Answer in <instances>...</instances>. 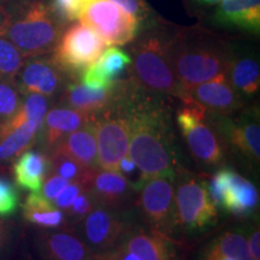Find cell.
<instances>
[{"mask_svg": "<svg viewBox=\"0 0 260 260\" xmlns=\"http://www.w3.org/2000/svg\"><path fill=\"white\" fill-rule=\"evenodd\" d=\"M136 169H138V167H136L134 160H133L129 155L123 157L118 164V171H122L123 175L134 174V171L136 170Z\"/></svg>", "mask_w": 260, "mask_h": 260, "instance_id": "b9f144b4", "label": "cell"}, {"mask_svg": "<svg viewBox=\"0 0 260 260\" xmlns=\"http://www.w3.org/2000/svg\"><path fill=\"white\" fill-rule=\"evenodd\" d=\"M22 98L15 81L0 80V124L15 115L21 106Z\"/></svg>", "mask_w": 260, "mask_h": 260, "instance_id": "4dcf8cb0", "label": "cell"}, {"mask_svg": "<svg viewBox=\"0 0 260 260\" xmlns=\"http://www.w3.org/2000/svg\"><path fill=\"white\" fill-rule=\"evenodd\" d=\"M230 44L204 25H177L172 40V65L184 94L183 99L198 84L225 74Z\"/></svg>", "mask_w": 260, "mask_h": 260, "instance_id": "3957f363", "label": "cell"}, {"mask_svg": "<svg viewBox=\"0 0 260 260\" xmlns=\"http://www.w3.org/2000/svg\"><path fill=\"white\" fill-rule=\"evenodd\" d=\"M48 174L59 175L69 182L84 181L88 183L89 177L96 168H86L74 159L59 153H48Z\"/></svg>", "mask_w": 260, "mask_h": 260, "instance_id": "4316f807", "label": "cell"}, {"mask_svg": "<svg viewBox=\"0 0 260 260\" xmlns=\"http://www.w3.org/2000/svg\"><path fill=\"white\" fill-rule=\"evenodd\" d=\"M94 117L56 104L46 112L39 132L45 151L50 153L65 136L92 122Z\"/></svg>", "mask_w": 260, "mask_h": 260, "instance_id": "d6986e66", "label": "cell"}, {"mask_svg": "<svg viewBox=\"0 0 260 260\" xmlns=\"http://www.w3.org/2000/svg\"><path fill=\"white\" fill-rule=\"evenodd\" d=\"M87 0H50L51 8L65 25L79 21Z\"/></svg>", "mask_w": 260, "mask_h": 260, "instance_id": "836d02e7", "label": "cell"}, {"mask_svg": "<svg viewBox=\"0 0 260 260\" xmlns=\"http://www.w3.org/2000/svg\"><path fill=\"white\" fill-rule=\"evenodd\" d=\"M87 189L93 195L98 205L126 209L135 198V186L119 171L103 170L96 168L87 183Z\"/></svg>", "mask_w": 260, "mask_h": 260, "instance_id": "e0dca14e", "label": "cell"}, {"mask_svg": "<svg viewBox=\"0 0 260 260\" xmlns=\"http://www.w3.org/2000/svg\"><path fill=\"white\" fill-rule=\"evenodd\" d=\"M175 181V209L177 228L187 233L203 232L216 223L217 207L211 200L206 182L195 175L176 172Z\"/></svg>", "mask_w": 260, "mask_h": 260, "instance_id": "ba28073f", "label": "cell"}, {"mask_svg": "<svg viewBox=\"0 0 260 260\" xmlns=\"http://www.w3.org/2000/svg\"><path fill=\"white\" fill-rule=\"evenodd\" d=\"M79 81L83 86L88 87L90 89H109L116 83V81L112 82V81L107 80L98 69L95 63L89 65L79 75Z\"/></svg>", "mask_w": 260, "mask_h": 260, "instance_id": "d590c367", "label": "cell"}, {"mask_svg": "<svg viewBox=\"0 0 260 260\" xmlns=\"http://www.w3.org/2000/svg\"><path fill=\"white\" fill-rule=\"evenodd\" d=\"M225 186L220 209L235 217L251 216L259 205V193L254 184L239 172L224 168Z\"/></svg>", "mask_w": 260, "mask_h": 260, "instance_id": "44dd1931", "label": "cell"}, {"mask_svg": "<svg viewBox=\"0 0 260 260\" xmlns=\"http://www.w3.org/2000/svg\"><path fill=\"white\" fill-rule=\"evenodd\" d=\"M79 21L93 29L107 46H125L140 31L139 22L111 0H87Z\"/></svg>", "mask_w": 260, "mask_h": 260, "instance_id": "8fae6325", "label": "cell"}, {"mask_svg": "<svg viewBox=\"0 0 260 260\" xmlns=\"http://www.w3.org/2000/svg\"><path fill=\"white\" fill-rule=\"evenodd\" d=\"M225 76L243 99L258 94L260 88L259 61L252 54L239 52L233 42L230 44Z\"/></svg>", "mask_w": 260, "mask_h": 260, "instance_id": "7402d4cb", "label": "cell"}, {"mask_svg": "<svg viewBox=\"0 0 260 260\" xmlns=\"http://www.w3.org/2000/svg\"><path fill=\"white\" fill-rule=\"evenodd\" d=\"M111 2L132 15L139 22L140 28L151 22L158 15L146 0H111Z\"/></svg>", "mask_w": 260, "mask_h": 260, "instance_id": "d6a6232c", "label": "cell"}, {"mask_svg": "<svg viewBox=\"0 0 260 260\" xmlns=\"http://www.w3.org/2000/svg\"><path fill=\"white\" fill-rule=\"evenodd\" d=\"M181 102L176 122L191 157L204 167H218L225 157V146L214 125L212 115L190 96Z\"/></svg>", "mask_w": 260, "mask_h": 260, "instance_id": "8992f818", "label": "cell"}, {"mask_svg": "<svg viewBox=\"0 0 260 260\" xmlns=\"http://www.w3.org/2000/svg\"><path fill=\"white\" fill-rule=\"evenodd\" d=\"M126 106L130 118L128 155L140 171L136 189L149 178L176 176L177 153L162 96L147 92L128 76Z\"/></svg>", "mask_w": 260, "mask_h": 260, "instance_id": "6da1fadb", "label": "cell"}, {"mask_svg": "<svg viewBox=\"0 0 260 260\" xmlns=\"http://www.w3.org/2000/svg\"><path fill=\"white\" fill-rule=\"evenodd\" d=\"M224 146L251 165H259L260 125L258 116L245 113L237 118L211 112Z\"/></svg>", "mask_w": 260, "mask_h": 260, "instance_id": "4fadbf2b", "label": "cell"}, {"mask_svg": "<svg viewBox=\"0 0 260 260\" xmlns=\"http://www.w3.org/2000/svg\"><path fill=\"white\" fill-rule=\"evenodd\" d=\"M24 59L15 45L0 35V80L14 81Z\"/></svg>", "mask_w": 260, "mask_h": 260, "instance_id": "f546056e", "label": "cell"}, {"mask_svg": "<svg viewBox=\"0 0 260 260\" xmlns=\"http://www.w3.org/2000/svg\"><path fill=\"white\" fill-rule=\"evenodd\" d=\"M249 249V254H251L253 260H260V232L259 229L253 230L249 241L247 242Z\"/></svg>", "mask_w": 260, "mask_h": 260, "instance_id": "60d3db41", "label": "cell"}, {"mask_svg": "<svg viewBox=\"0 0 260 260\" xmlns=\"http://www.w3.org/2000/svg\"><path fill=\"white\" fill-rule=\"evenodd\" d=\"M204 260H234V259L230 258V256L219 254V253H216L214 251H212V249L207 248V251L204 255Z\"/></svg>", "mask_w": 260, "mask_h": 260, "instance_id": "ee69618b", "label": "cell"}, {"mask_svg": "<svg viewBox=\"0 0 260 260\" xmlns=\"http://www.w3.org/2000/svg\"><path fill=\"white\" fill-rule=\"evenodd\" d=\"M37 245L44 260H98L70 228L41 229L37 235Z\"/></svg>", "mask_w": 260, "mask_h": 260, "instance_id": "9a60e30c", "label": "cell"}, {"mask_svg": "<svg viewBox=\"0 0 260 260\" xmlns=\"http://www.w3.org/2000/svg\"><path fill=\"white\" fill-rule=\"evenodd\" d=\"M48 174V157L39 151L27 149L14 159L12 176L22 189L40 191Z\"/></svg>", "mask_w": 260, "mask_h": 260, "instance_id": "cb8c5ba5", "label": "cell"}, {"mask_svg": "<svg viewBox=\"0 0 260 260\" xmlns=\"http://www.w3.org/2000/svg\"><path fill=\"white\" fill-rule=\"evenodd\" d=\"M134 225L125 209L96 205L71 229L79 233L81 240L94 254L102 255L121 246Z\"/></svg>", "mask_w": 260, "mask_h": 260, "instance_id": "52a82bcc", "label": "cell"}, {"mask_svg": "<svg viewBox=\"0 0 260 260\" xmlns=\"http://www.w3.org/2000/svg\"><path fill=\"white\" fill-rule=\"evenodd\" d=\"M209 22L224 30L259 35L260 0H222L210 11Z\"/></svg>", "mask_w": 260, "mask_h": 260, "instance_id": "5bb4252c", "label": "cell"}, {"mask_svg": "<svg viewBox=\"0 0 260 260\" xmlns=\"http://www.w3.org/2000/svg\"><path fill=\"white\" fill-rule=\"evenodd\" d=\"M3 2H4V0H0V3H3Z\"/></svg>", "mask_w": 260, "mask_h": 260, "instance_id": "bcb514c9", "label": "cell"}, {"mask_svg": "<svg viewBox=\"0 0 260 260\" xmlns=\"http://www.w3.org/2000/svg\"><path fill=\"white\" fill-rule=\"evenodd\" d=\"M86 189L87 183L84 181L70 182V183L57 195V198L52 201V203L56 205L58 209L65 212V211L71 206V204L74 203V200Z\"/></svg>", "mask_w": 260, "mask_h": 260, "instance_id": "8d00e7d4", "label": "cell"}, {"mask_svg": "<svg viewBox=\"0 0 260 260\" xmlns=\"http://www.w3.org/2000/svg\"><path fill=\"white\" fill-rule=\"evenodd\" d=\"M106 47L105 41L93 29L76 21L61 31L51 57L71 79H79V75L95 63Z\"/></svg>", "mask_w": 260, "mask_h": 260, "instance_id": "9c48e42d", "label": "cell"}, {"mask_svg": "<svg viewBox=\"0 0 260 260\" xmlns=\"http://www.w3.org/2000/svg\"><path fill=\"white\" fill-rule=\"evenodd\" d=\"M96 201L94 199V197L90 194L88 189L82 191L76 199L74 200V203L71 204V206L65 211L64 214L67 217L68 224H77L80 220H82L84 217L92 211L94 207L96 206Z\"/></svg>", "mask_w": 260, "mask_h": 260, "instance_id": "1f68e13d", "label": "cell"}, {"mask_svg": "<svg viewBox=\"0 0 260 260\" xmlns=\"http://www.w3.org/2000/svg\"><path fill=\"white\" fill-rule=\"evenodd\" d=\"M130 64H132V58H130L128 51L122 50L118 46L105 48L99 59L95 61L96 68L100 70V73L112 82L121 79L123 73L129 69Z\"/></svg>", "mask_w": 260, "mask_h": 260, "instance_id": "83f0119b", "label": "cell"}, {"mask_svg": "<svg viewBox=\"0 0 260 260\" xmlns=\"http://www.w3.org/2000/svg\"><path fill=\"white\" fill-rule=\"evenodd\" d=\"M50 153H59L86 168H98V148L94 119L61 140Z\"/></svg>", "mask_w": 260, "mask_h": 260, "instance_id": "603a6c76", "label": "cell"}, {"mask_svg": "<svg viewBox=\"0 0 260 260\" xmlns=\"http://www.w3.org/2000/svg\"><path fill=\"white\" fill-rule=\"evenodd\" d=\"M4 21H5V10H4V8H3V5L0 4V28H2Z\"/></svg>", "mask_w": 260, "mask_h": 260, "instance_id": "f6af8a7d", "label": "cell"}, {"mask_svg": "<svg viewBox=\"0 0 260 260\" xmlns=\"http://www.w3.org/2000/svg\"><path fill=\"white\" fill-rule=\"evenodd\" d=\"M210 249L219 254L230 256L234 260H253L249 254L245 236L240 233L226 232L211 243Z\"/></svg>", "mask_w": 260, "mask_h": 260, "instance_id": "f1b7e54d", "label": "cell"}, {"mask_svg": "<svg viewBox=\"0 0 260 260\" xmlns=\"http://www.w3.org/2000/svg\"><path fill=\"white\" fill-rule=\"evenodd\" d=\"M117 94V81L109 89H90L83 86L79 79H70L59 98L58 105L70 107L76 111L95 116L104 111L115 100Z\"/></svg>", "mask_w": 260, "mask_h": 260, "instance_id": "ffe728a7", "label": "cell"}, {"mask_svg": "<svg viewBox=\"0 0 260 260\" xmlns=\"http://www.w3.org/2000/svg\"><path fill=\"white\" fill-rule=\"evenodd\" d=\"M176 27L157 15L140 28L136 38L128 44L132 58L128 70L129 76L147 92L182 100L184 94L172 65V40Z\"/></svg>", "mask_w": 260, "mask_h": 260, "instance_id": "7a4b0ae2", "label": "cell"}, {"mask_svg": "<svg viewBox=\"0 0 260 260\" xmlns=\"http://www.w3.org/2000/svg\"><path fill=\"white\" fill-rule=\"evenodd\" d=\"M70 79L48 53L25 58L14 81L22 95L37 93L57 100Z\"/></svg>", "mask_w": 260, "mask_h": 260, "instance_id": "7c38bea8", "label": "cell"}, {"mask_svg": "<svg viewBox=\"0 0 260 260\" xmlns=\"http://www.w3.org/2000/svg\"><path fill=\"white\" fill-rule=\"evenodd\" d=\"M5 21L0 35L8 39L24 58L53 51L67 27L51 8L50 0H4Z\"/></svg>", "mask_w": 260, "mask_h": 260, "instance_id": "277c9868", "label": "cell"}, {"mask_svg": "<svg viewBox=\"0 0 260 260\" xmlns=\"http://www.w3.org/2000/svg\"><path fill=\"white\" fill-rule=\"evenodd\" d=\"M136 193V205L146 225L172 237L177 229L175 177L149 178L139 184Z\"/></svg>", "mask_w": 260, "mask_h": 260, "instance_id": "30bf717a", "label": "cell"}, {"mask_svg": "<svg viewBox=\"0 0 260 260\" xmlns=\"http://www.w3.org/2000/svg\"><path fill=\"white\" fill-rule=\"evenodd\" d=\"M98 168L118 171L121 159L128 155L130 118L126 106V79L117 80L113 103L94 117Z\"/></svg>", "mask_w": 260, "mask_h": 260, "instance_id": "5b68a950", "label": "cell"}, {"mask_svg": "<svg viewBox=\"0 0 260 260\" xmlns=\"http://www.w3.org/2000/svg\"><path fill=\"white\" fill-rule=\"evenodd\" d=\"M42 123L27 121L17 128L0 134V162L11 161L34 145Z\"/></svg>", "mask_w": 260, "mask_h": 260, "instance_id": "484cf974", "label": "cell"}, {"mask_svg": "<svg viewBox=\"0 0 260 260\" xmlns=\"http://www.w3.org/2000/svg\"><path fill=\"white\" fill-rule=\"evenodd\" d=\"M19 195L11 181L0 176V217H9L17 211Z\"/></svg>", "mask_w": 260, "mask_h": 260, "instance_id": "e575fe53", "label": "cell"}, {"mask_svg": "<svg viewBox=\"0 0 260 260\" xmlns=\"http://www.w3.org/2000/svg\"><path fill=\"white\" fill-rule=\"evenodd\" d=\"M70 182L65 180L59 175L56 174H47L45 178L44 184H42V194L47 198L48 200L53 201L57 198V195L69 184Z\"/></svg>", "mask_w": 260, "mask_h": 260, "instance_id": "74e56055", "label": "cell"}, {"mask_svg": "<svg viewBox=\"0 0 260 260\" xmlns=\"http://www.w3.org/2000/svg\"><path fill=\"white\" fill-rule=\"evenodd\" d=\"M12 240V225L0 217V260L8 253Z\"/></svg>", "mask_w": 260, "mask_h": 260, "instance_id": "f35d334b", "label": "cell"}, {"mask_svg": "<svg viewBox=\"0 0 260 260\" xmlns=\"http://www.w3.org/2000/svg\"><path fill=\"white\" fill-rule=\"evenodd\" d=\"M188 96L210 112L222 116H233L245 105L241 94L234 88L225 74H219L206 82L198 84Z\"/></svg>", "mask_w": 260, "mask_h": 260, "instance_id": "2e32d148", "label": "cell"}, {"mask_svg": "<svg viewBox=\"0 0 260 260\" xmlns=\"http://www.w3.org/2000/svg\"><path fill=\"white\" fill-rule=\"evenodd\" d=\"M139 260H176L177 242L171 236L134 225L122 243Z\"/></svg>", "mask_w": 260, "mask_h": 260, "instance_id": "ac0fdd59", "label": "cell"}, {"mask_svg": "<svg viewBox=\"0 0 260 260\" xmlns=\"http://www.w3.org/2000/svg\"><path fill=\"white\" fill-rule=\"evenodd\" d=\"M98 260H139L138 256H136L134 253H132L128 249L125 248L124 246L121 245L117 247L113 251L105 253V254L96 255Z\"/></svg>", "mask_w": 260, "mask_h": 260, "instance_id": "ab89813d", "label": "cell"}, {"mask_svg": "<svg viewBox=\"0 0 260 260\" xmlns=\"http://www.w3.org/2000/svg\"><path fill=\"white\" fill-rule=\"evenodd\" d=\"M23 218L32 225L41 229H64L68 220L64 212L48 200L40 191H31L27 195L23 204Z\"/></svg>", "mask_w": 260, "mask_h": 260, "instance_id": "d4e9b609", "label": "cell"}, {"mask_svg": "<svg viewBox=\"0 0 260 260\" xmlns=\"http://www.w3.org/2000/svg\"><path fill=\"white\" fill-rule=\"evenodd\" d=\"M187 2L194 9L203 10V11H206V10L210 11V9H212L213 6H216L222 0H187Z\"/></svg>", "mask_w": 260, "mask_h": 260, "instance_id": "7bdbcfd3", "label": "cell"}]
</instances>
